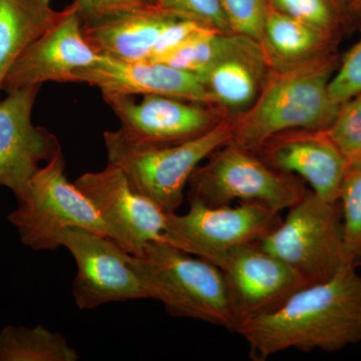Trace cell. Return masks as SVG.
Masks as SVG:
<instances>
[{
    "instance_id": "obj_20",
    "label": "cell",
    "mask_w": 361,
    "mask_h": 361,
    "mask_svg": "<svg viewBox=\"0 0 361 361\" xmlns=\"http://www.w3.org/2000/svg\"><path fill=\"white\" fill-rule=\"evenodd\" d=\"M51 0H0V90L21 54L58 20Z\"/></svg>"
},
{
    "instance_id": "obj_7",
    "label": "cell",
    "mask_w": 361,
    "mask_h": 361,
    "mask_svg": "<svg viewBox=\"0 0 361 361\" xmlns=\"http://www.w3.org/2000/svg\"><path fill=\"white\" fill-rule=\"evenodd\" d=\"M63 152L35 173L27 193L9 213L21 243L35 251H54L68 228L80 227L109 237L108 228L89 199L66 176ZM110 238V237H109Z\"/></svg>"
},
{
    "instance_id": "obj_13",
    "label": "cell",
    "mask_w": 361,
    "mask_h": 361,
    "mask_svg": "<svg viewBox=\"0 0 361 361\" xmlns=\"http://www.w3.org/2000/svg\"><path fill=\"white\" fill-rule=\"evenodd\" d=\"M42 85L8 92L0 101V187L13 191L18 201L42 166L63 152L58 137L33 125V104Z\"/></svg>"
},
{
    "instance_id": "obj_26",
    "label": "cell",
    "mask_w": 361,
    "mask_h": 361,
    "mask_svg": "<svg viewBox=\"0 0 361 361\" xmlns=\"http://www.w3.org/2000/svg\"><path fill=\"white\" fill-rule=\"evenodd\" d=\"M155 4L167 13L198 21L218 32L233 33L220 0H155Z\"/></svg>"
},
{
    "instance_id": "obj_2",
    "label": "cell",
    "mask_w": 361,
    "mask_h": 361,
    "mask_svg": "<svg viewBox=\"0 0 361 361\" xmlns=\"http://www.w3.org/2000/svg\"><path fill=\"white\" fill-rule=\"evenodd\" d=\"M130 263L149 299L160 301L169 315L236 331L238 320L218 266L163 241L149 242L140 255H130Z\"/></svg>"
},
{
    "instance_id": "obj_10",
    "label": "cell",
    "mask_w": 361,
    "mask_h": 361,
    "mask_svg": "<svg viewBox=\"0 0 361 361\" xmlns=\"http://www.w3.org/2000/svg\"><path fill=\"white\" fill-rule=\"evenodd\" d=\"M77 264L73 293L80 310H96L111 302L149 299L130 254L109 237L85 228H68L59 239Z\"/></svg>"
},
{
    "instance_id": "obj_17",
    "label": "cell",
    "mask_w": 361,
    "mask_h": 361,
    "mask_svg": "<svg viewBox=\"0 0 361 361\" xmlns=\"http://www.w3.org/2000/svg\"><path fill=\"white\" fill-rule=\"evenodd\" d=\"M73 82L94 85L102 92L134 97L159 94L212 106L196 73L159 61H123L101 54L92 66L75 71Z\"/></svg>"
},
{
    "instance_id": "obj_1",
    "label": "cell",
    "mask_w": 361,
    "mask_h": 361,
    "mask_svg": "<svg viewBox=\"0 0 361 361\" xmlns=\"http://www.w3.org/2000/svg\"><path fill=\"white\" fill-rule=\"evenodd\" d=\"M346 263L334 277L292 294L277 310L237 327L253 361L282 351L337 353L361 342V275Z\"/></svg>"
},
{
    "instance_id": "obj_30",
    "label": "cell",
    "mask_w": 361,
    "mask_h": 361,
    "mask_svg": "<svg viewBox=\"0 0 361 361\" xmlns=\"http://www.w3.org/2000/svg\"><path fill=\"white\" fill-rule=\"evenodd\" d=\"M356 266H361V253L360 257L357 259V261H356Z\"/></svg>"
},
{
    "instance_id": "obj_19",
    "label": "cell",
    "mask_w": 361,
    "mask_h": 361,
    "mask_svg": "<svg viewBox=\"0 0 361 361\" xmlns=\"http://www.w3.org/2000/svg\"><path fill=\"white\" fill-rule=\"evenodd\" d=\"M329 35L270 6L260 44L270 68L290 70L322 59Z\"/></svg>"
},
{
    "instance_id": "obj_11",
    "label": "cell",
    "mask_w": 361,
    "mask_h": 361,
    "mask_svg": "<svg viewBox=\"0 0 361 361\" xmlns=\"http://www.w3.org/2000/svg\"><path fill=\"white\" fill-rule=\"evenodd\" d=\"M75 184L126 253L137 256L149 242H164L167 213L135 192L120 168L108 163L104 170L80 176Z\"/></svg>"
},
{
    "instance_id": "obj_29",
    "label": "cell",
    "mask_w": 361,
    "mask_h": 361,
    "mask_svg": "<svg viewBox=\"0 0 361 361\" xmlns=\"http://www.w3.org/2000/svg\"><path fill=\"white\" fill-rule=\"evenodd\" d=\"M329 94L341 104L361 94V39L346 54L338 71L330 78Z\"/></svg>"
},
{
    "instance_id": "obj_27",
    "label": "cell",
    "mask_w": 361,
    "mask_h": 361,
    "mask_svg": "<svg viewBox=\"0 0 361 361\" xmlns=\"http://www.w3.org/2000/svg\"><path fill=\"white\" fill-rule=\"evenodd\" d=\"M275 11L330 33L334 14L327 0H269Z\"/></svg>"
},
{
    "instance_id": "obj_4",
    "label": "cell",
    "mask_w": 361,
    "mask_h": 361,
    "mask_svg": "<svg viewBox=\"0 0 361 361\" xmlns=\"http://www.w3.org/2000/svg\"><path fill=\"white\" fill-rule=\"evenodd\" d=\"M232 137V122L227 118L200 137L156 148L133 146L120 129L104 134L109 163L122 170L135 192L165 213L177 212L194 171Z\"/></svg>"
},
{
    "instance_id": "obj_24",
    "label": "cell",
    "mask_w": 361,
    "mask_h": 361,
    "mask_svg": "<svg viewBox=\"0 0 361 361\" xmlns=\"http://www.w3.org/2000/svg\"><path fill=\"white\" fill-rule=\"evenodd\" d=\"M325 132L348 161L361 158V94L339 104Z\"/></svg>"
},
{
    "instance_id": "obj_9",
    "label": "cell",
    "mask_w": 361,
    "mask_h": 361,
    "mask_svg": "<svg viewBox=\"0 0 361 361\" xmlns=\"http://www.w3.org/2000/svg\"><path fill=\"white\" fill-rule=\"evenodd\" d=\"M102 94L120 120L123 137L137 148L189 141L212 130L226 118L212 106L179 97L144 94L141 101H135L134 96Z\"/></svg>"
},
{
    "instance_id": "obj_14",
    "label": "cell",
    "mask_w": 361,
    "mask_h": 361,
    "mask_svg": "<svg viewBox=\"0 0 361 361\" xmlns=\"http://www.w3.org/2000/svg\"><path fill=\"white\" fill-rule=\"evenodd\" d=\"M101 58L85 39L82 21L73 4L61 11L58 20L30 44L7 71L1 90L7 94L44 82H73L75 71Z\"/></svg>"
},
{
    "instance_id": "obj_31",
    "label": "cell",
    "mask_w": 361,
    "mask_h": 361,
    "mask_svg": "<svg viewBox=\"0 0 361 361\" xmlns=\"http://www.w3.org/2000/svg\"><path fill=\"white\" fill-rule=\"evenodd\" d=\"M152 2H153L154 4H155V0H151Z\"/></svg>"
},
{
    "instance_id": "obj_12",
    "label": "cell",
    "mask_w": 361,
    "mask_h": 361,
    "mask_svg": "<svg viewBox=\"0 0 361 361\" xmlns=\"http://www.w3.org/2000/svg\"><path fill=\"white\" fill-rule=\"evenodd\" d=\"M204 26L155 6L82 26V33L102 56L123 61H159Z\"/></svg>"
},
{
    "instance_id": "obj_18",
    "label": "cell",
    "mask_w": 361,
    "mask_h": 361,
    "mask_svg": "<svg viewBox=\"0 0 361 361\" xmlns=\"http://www.w3.org/2000/svg\"><path fill=\"white\" fill-rule=\"evenodd\" d=\"M269 68L260 42L233 33L219 58L197 75L214 108L233 120L255 103L269 77Z\"/></svg>"
},
{
    "instance_id": "obj_15",
    "label": "cell",
    "mask_w": 361,
    "mask_h": 361,
    "mask_svg": "<svg viewBox=\"0 0 361 361\" xmlns=\"http://www.w3.org/2000/svg\"><path fill=\"white\" fill-rule=\"evenodd\" d=\"M219 268L224 273L238 326L277 310L305 286L284 261L266 251L259 242L233 249Z\"/></svg>"
},
{
    "instance_id": "obj_32",
    "label": "cell",
    "mask_w": 361,
    "mask_h": 361,
    "mask_svg": "<svg viewBox=\"0 0 361 361\" xmlns=\"http://www.w3.org/2000/svg\"><path fill=\"white\" fill-rule=\"evenodd\" d=\"M336 1H341V0H336Z\"/></svg>"
},
{
    "instance_id": "obj_16",
    "label": "cell",
    "mask_w": 361,
    "mask_h": 361,
    "mask_svg": "<svg viewBox=\"0 0 361 361\" xmlns=\"http://www.w3.org/2000/svg\"><path fill=\"white\" fill-rule=\"evenodd\" d=\"M255 152L271 168L300 178L320 198L338 202L348 160L325 130L281 133L263 142Z\"/></svg>"
},
{
    "instance_id": "obj_25",
    "label": "cell",
    "mask_w": 361,
    "mask_h": 361,
    "mask_svg": "<svg viewBox=\"0 0 361 361\" xmlns=\"http://www.w3.org/2000/svg\"><path fill=\"white\" fill-rule=\"evenodd\" d=\"M220 2L233 33L261 42L270 8L269 0H220Z\"/></svg>"
},
{
    "instance_id": "obj_28",
    "label": "cell",
    "mask_w": 361,
    "mask_h": 361,
    "mask_svg": "<svg viewBox=\"0 0 361 361\" xmlns=\"http://www.w3.org/2000/svg\"><path fill=\"white\" fill-rule=\"evenodd\" d=\"M73 4L77 8L82 26L157 6L151 0H75Z\"/></svg>"
},
{
    "instance_id": "obj_21",
    "label": "cell",
    "mask_w": 361,
    "mask_h": 361,
    "mask_svg": "<svg viewBox=\"0 0 361 361\" xmlns=\"http://www.w3.org/2000/svg\"><path fill=\"white\" fill-rule=\"evenodd\" d=\"M80 355L59 332L37 325H7L0 331V361H77Z\"/></svg>"
},
{
    "instance_id": "obj_8",
    "label": "cell",
    "mask_w": 361,
    "mask_h": 361,
    "mask_svg": "<svg viewBox=\"0 0 361 361\" xmlns=\"http://www.w3.org/2000/svg\"><path fill=\"white\" fill-rule=\"evenodd\" d=\"M187 213H167L164 242L221 265L230 251L260 242L282 222L281 212L257 203L210 207L189 202Z\"/></svg>"
},
{
    "instance_id": "obj_22",
    "label": "cell",
    "mask_w": 361,
    "mask_h": 361,
    "mask_svg": "<svg viewBox=\"0 0 361 361\" xmlns=\"http://www.w3.org/2000/svg\"><path fill=\"white\" fill-rule=\"evenodd\" d=\"M232 35L233 33L221 32L210 27L201 28L159 63L198 75L219 58Z\"/></svg>"
},
{
    "instance_id": "obj_3",
    "label": "cell",
    "mask_w": 361,
    "mask_h": 361,
    "mask_svg": "<svg viewBox=\"0 0 361 361\" xmlns=\"http://www.w3.org/2000/svg\"><path fill=\"white\" fill-rule=\"evenodd\" d=\"M332 63L319 59L275 71L245 114L233 118L232 141L256 151L270 137L295 130H326L339 104L329 94Z\"/></svg>"
},
{
    "instance_id": "obj_6",
    "label": "cell",
    "mask_w": 361,
    "mask_h": 361,
    "mask_svg": "<svg viewBox=\"0 0 361 361\" xmlns=\"http://www.w3.org/2000/svg\"><path fill=\"white\" fill-rule=\"evenodd\" d=\"M259 244L284 261L305 286L327 281L349 263L344 252L341 205L320 198L311 190Z\"/></svg>"
},
{
    "instance_id": "obj_5",
    "label": "cell",
    "mask_w": 361,
    "mask_h": 361,
    "mask_svg": "<svg viewBox=\"0 0 361 361\" xmlns=\"http://www.w3.org/2000/svg\"><path fill=\"white\" fill-rule=\"evenodd\" d=\"M188 202L219 207L257 203L282 212L303 198L308 189L300 178L271 168L255 151L230 141L194 171Z\"/></svg>"
},
{
    "instance_id": "obj_23",
    "label": "cell",
    "mask_w": 361,
    "mask_h": 361,
    "mask_svg": "<svg viewBox=\"0 0 361 361\" xmlns=\"http://www.w3.org/2000/svg\"><path fill=\"white\" fill-rule=\"evenodd\" d=\"M346 260L355 263L361 253V158L348 161L339 188Z\"/></svg>"
}]
</instances>
